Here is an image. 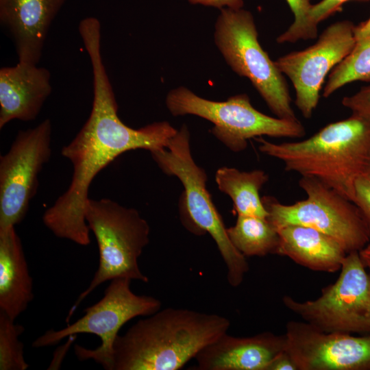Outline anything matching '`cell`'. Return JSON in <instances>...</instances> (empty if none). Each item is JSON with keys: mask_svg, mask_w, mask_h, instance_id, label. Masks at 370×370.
I'll return each instance as SVG.
<instances>
[{"mask_svg": "<svg viewBox=\"0 0 370 370\" xmlns=\"http://www.w3.org/2000/svg\"><path fill=\"white\" fill-rule=\"evenodd\" d=\"M82 42L92 71V107L79 132L62 148V156L73 165L71 181L67 190L45 212L42 221L56 236L86 246L90 240L85 212L95 177L124 152L166 147L177 130L166 121L139 129L123 123L118 116V106L103 64L101 36L88 34Z\"/></svg>", "mask_w": 370, "mask_h": 370, "instance_id": "cell-1", "label": "cell"}, {"mask_svg": "<svg viewBox=\"0 0 370 370\" xmlns=\"http://www.w3.org/2000/svg\"><path fill=\"white\" fill-rule=\"evenodd\" d=\"M230 320L217 314L167 308L118 335L110 370H177L221 335Z\"/></svg>", "mask_w": 370, "mask_h": 370, "instance_id": "cell-2", "label": "cell"}, {"mask_svg": "<svg viewBox=\"0 0 370 370\" xmlns=\"http://www.w3.org/2000/svg\"><path fill=\"white\" fill-rule=\"evenodd\" d=\"M254 139L286 171L314 177L352 202L356 180L370 171V116L352 114L300 141Z\"/></svg>", "mask_w": 370, "mask_h": 370, "instance_id": "cell-3", "label": "cell"}, {"mask_svg": "<svg viewBox=\"0 0 370 370\" xmlns=\"http://www.w3.org/2000/svg\"><path fill=\"white\" fill-rule=\"evenodd\" d=\"M153 160L166 175L177 177L184 192L179 210L182 225L191 233L210 234L227 268V280L233 287L242 283L249 271L244 256L232 243L223 219L206 188L207 174L193 160L190 134L186 125L177 130L167 147L150 151Z\"/></svg>", "mask_w": 370, "mask_h": 370, "instance_id": "cell-4", "label": "cell"}, {"mask_svg": "<svg viewBox=\"0 0 370 370\" xmlns=\"http://www.w3.org/2000/svg\"><path fill=\"white\" fill-rule=\"evenodd\" d=\"M85 218L98 245L99 267L89 286L79 295L69 311L67 321L80 303L107 281L127 278L149 282L138 260L149 242L150 227L138 210L110 199L89 198Z\"/></svg>", "mask_w": 370, "mask_h": 370, "instance_id": "cell-5", "label": "cell"}, {"mask_svg": "<svg viewBox=\"0 0 370 370\" xmlns=\"http://www.w3.org/2000/svg\"><path fill=\"white\" fill-rule=\"evenodd\" d=\"M258 36L251 12L243 8L221 9L214 41L227 64L249 79L277 117L297 120L283 73L262 49Z\"/></svg>", "mask_w": 370, "mask_h": 370, "instance_id": "cell-6", "label": "cell"}, {"mask_svg": "<svg viewBox=\"0 0 370 370\" xmlns=\"http://www.w3.org/2000/svg\"><path fill=\"white\" fill-rule=\"evenodd\" d=\"M166 105L173 116L193 114L212 122V134L234 152L245 150L251 138L262 136L297 138L306 134L298 119L264 114L254 108L246 94L230 97L225 101H214L180 86L168 93Z\"/></svg>", "mask_w": 370, "mask_h": 370, "instance_id": "cell-7", "label": "cell"}, {"mask_svg": "<svg viewBox=\"0 0 370 370\" xmlns=\"http://www.w3.org/2000/svg\"><path fill=\"white\" fill-rule=\"evenodd\" d=\"M299 186L307 197L292 204L272 196L262 197L267 219L275 228L289 224L314 228L335 239L347 254L359 251L370 242L354 202L312 177L301 176Z\"/></svg>", "mask_w": 370, "mask_h": 370, "instance_id": "cell-8", "label": "cell"}, {"mask_svg": "<svg viewBox=\"0 0 370 370\" xmlns=\"http://www.w3.org/2000/svg\"><path fill=\"white\" fill-rule=\"evenodd\" d=\"M131 280L116 278L110 281L103 297L84 310V315L59 330H49L32 343L34 347H49L66 337L78 334L97 335L101 345L95 349L75 345V354L80 360L92 359L106 370L111 369L114 344L121 327L139 316H149L161 308L158 299L135 294Z\"/></svg>", "mask_w": 370, "mask_h": 370, "instance_id": "cell-9", "label": "cell"}, {"mask_svg": "<svg viewBox=\"0 0 370 370\" xmlns=\"http://www.w3.org/2000/svg\"><path fill=\"white\" fill-rule=\"evenodd\" d=\"M340 270L317 299L299 301L285 295L283 304L321 331L370 334V273L358 251L347 254Z\"/></svg>", "mask_w": 370, "mask_h": 370, "instance_id": "cell-10", "label": "cell"}, {"mask_svg": "<svg viewBox=\"0 0 370 370\" xmlns=\"http://www.w3.org/2000/svg\"><path fill=\"white\" fill-rule=\"evenodd\" d=\"M51 123L45 119L18 131L0 157V231L20 223L38 186V175L51 155Z\"/></svg>", "mask_w": 370, "mask_h": 370, "instance_id": "cell-11", "label": "cell"}, {"mask_svg": "<svg viewBox=\"0 0 370 370\" xmlns=\"http://www.w3.org/2000/svg\"><path fill=\"white\" fill-rule=\"evenodd\" d=\"M355 27L349 21L334 23L322 32L314 45L275 61L280 71L292 82L295 103L306 119L311 118L318 105L326 75L355 45Z\"/></svg>", "mask_w": 370, "mask_h": 370, "instance_id": "cell-12", "label": "cell"}, {"mask_svg": "<svg viewBox=\"0 0 370 370\" xmlns=\"http://www.w3.org/2000/svg\"><path fill=\"white\" fill-rule=\"evenodd\" d=\"M285 336V349L298 370H370V334L325 332L290 321Z\"/></svg>", "mask_w": 370, "mask_h": 370, "instance_id": "cell-13", "label": "cell"}, {"mask_svg": "<svg viewBox=\"0 0 370 370\" xmlns=\"http://www.w3.org/2000/svg\"><path fill=\"white\" fill-rule=\"evenodd\" d=\"M66 0H0V22L18 62L38 64L49 27Z\"/></svg>", "mask_w": 370, "mask_h": 370, "instance_id": "cell-14", "label": "cell"}, {"mask_svg": "<svg viewBox=\"0 0 370 370\" xmlns=\"http://www.w3.org/2000/svg\"><path fill=\"white\" fill-rule=\"evenodd\" d=\"M286 347V336L265 332L249 337L223 334L195 356L197 370H267Z\"/></svg>", "mask_w": 370, "mask_h": 370, "instance_id": "cell-15", "label": "cell"}, {"mask_svg": "<svg viewBox=\"0 0 370 370\" xmlns=\"http://www.w3.org/2000/svg\"><path fill=\"white\" fill-rule=\"evenodd\" d=\"M49 71L18 62L0 69V129L12 120L29 121L39 114L52 87Z\"/></svg>", "mask_w": 370, "mask_h": 370, "instance_id": "cell-16", "label": "cell"}, {"mask_svg": "<svg viewBox=\"0 0 370 370\" xmlns=\"http://www.w3.org/2000/svg\"><path fill=\"white\" fill-rule=\"evenodd\" d=\"M275 229L279 236L276 254L314 271L333 273L341 269L347 254L331 236L301 225L289 224Z\"/></svg>", "mask_w": 370, "mask_h": 370, "instance_id": "cell-17", "label": "cell"}, {"mask_svg": "<svg viewBox=\"0 0 370 370\" xmlns=\"http://www.w3.org/2000/svg\"><path fill=\"white\" fill-rule=\"evenodd\" d=\"M14 227L0 231V310L15 321L27 309L34 293L32 278Z\"/></svg>", "mask_w": 370, "mask_h": 370, "instance_id": "cell-18", "label": "cell"}, {"mask_svg": "<svg viewBox=\"0 0 370 370\" xmlns=\"http://www.w3.org/2000/svg\"><path fill=\"white\" fill-rule=\"evenodd\" d=\"M215 181L219 189L232 199L238 215L267 219L268 212L259 193L269 181V175L264 171H241L223 166L217 171Z\"/></svg>", "mask_w": 370, "mask_h": 370, "instance_id": "cell-19", "label": "cell"}, {"mask_svg": "<svg viewBox=\"0 0 370 370\" xmlns=\"http://www.w3.org/2000/svg\"><path fill=\"white\" fill-rule=\"evenodd\" d=\"M227 232L233 245L245 257L276 253L279 236L267 219L238 215L235 225L227 228Z\"/></svg>", "mask_w": 370, "mask_h": 370, "instance_id": "cell-20", "label": "cell"}, {"mask_svg": "<svg viewBox=\"0 0 370 370\" xmlns=\"http://www.w3.org/2000/svg\"><path fill=\"white\" fill-rule=\"evenodd\" d=\"M356 81H370V36L356 40L349 53L330 71L323 96L327 98Z\"/></svg>", "mask_w": 370, "mask_h": 370, "instance_id": "cell-21", "label": "cell"}, {"mask_svg": "<svg viewBox=\"0 0 370 370\" xmlns=\"http://www.w3.org/2000/svg\"><path fill=\"white\" fill-rule=\"evenodd\" d=\"M22 325L0 310V369L26 370L29 365L24 357V345L19 336L24 332Z\"/></svg>", "mask_w": 370, "mask_h": 370, "instance_id": "cell-22", "label": "cell"}, {"mask_svg": "<svg viewBox=\"0 0 370 370\" xmlns=\"http://www.w3.org/2000/svg\"><path fill=\"white\" fill-rule=\"evenodd\" d=\"M294 14V21L288 29L277 38V42H295L299 40L314 39L317 36V25L312 21L310 0H286Z\"/></svg>", "mask_w": 370, "mask_h": 370, "instance_id": "cell-23", "label": "cell"}, {"mask_svg": "<svg viewBox=\"0 0 370 370\" xmlns=\"http://www.w3.org/2000/svg\"><path fill=\"white\" fill-rule=\"evenodd\" d=\"M353 202L363 218L370 238V176L369 175H363L356 180Z\"/></svg>", "mask_w": 370, "mask_h": 370, "instance_id": "cell-24", "label": "cell"}, {"mask_svg": "<svg viewBox=\"0 0 370 370\" xmlns=\"http://www.w3.org/2000/svg\"><path fill=\"white\" fill-rule=\"evenodd\" d=\"M341 103L352 114L370 116V86L362 87L354 95L343 97Z\"/></svg>", "mask_w": 370, "mask_h": 370, "instance_id": "cell-25", "label": "cell"}, {"mask_svg": "<svg viewBox=\"0 0 370 370\" xmlns=\"http://www.w3.org/2000/svg\"><path fill=\"white\" fill-rule=\"evenodd\" d=\"M349 1H368L369 0H321L312 5L310 12V18L313 23L318 25L319 23L325 20L336 12H338L343 4Z\"/></svg>", "mask_w": 370, "mask_h": 370, "instance_id": "cell-26", "label": "cell"}, {"mask_svg": "<svg viewBox=\"0 0 370 370\" xmlns=\"http://www.w3.org/2000/svg\"><path fill=\"white\" fill-rule=\"evenodd\" d=\"M267 370H298V368L285 349L271 362Z\"/></svg>", "mask_w": 370, "mask_h": 370, "instance_id": "cell-27", "label": "cell"}, {"mask_svg": "<svg viewBox=\"0 0 370 370\" xmlns=\"http://www.w3.org/2000/svg\"><path fill=\"white\" fill-rule=\"evenodd\" d=\"M191 4H200L217 8H228L241 9L243 6V0H188Z\"/></svg>", "mask_w": 370, "mask_h": 370, "instance_id": "cell-28", "label": "cell"}, {"mask_svg": "<svg viewBox=\"0 0 370 370\" xmlns=\"http://www.w3.org/2000/svg\"><path fill=\"white\" fill-rule=\"evenodd\" d=\"M354 33L356 40L370 36V18L356 25Z\"/></svg>", "mask_w": 370, "mask_h": 370, "instance_id": "cell-29", "label": "cell"}, {"mask_svg": "<svg viewBox=\"0 0 370 370\" xmlns=\"http://www.w3.org/2000/svg\"><path fill=\"white\" fill-rule=\"evenodd\" d=\"M358 253L363 264L370 272V242L360 249Z\"/></svg>", "mask_w": 370, "mask_h": 370, "instance_id": "cell-30", "label": "cell"}, {"mask_svg": "<svg viewBox=\"0 0 370 370\" xmlns=\"http://www.w3.org/2000/svg\"><path fill=\"white\" fill-rule=\"evenodd\" d=\"M369 175L370 176V171H369Z\"/></svg>", "mask_w": 370, "mask_h": 370, "instance_id": "cell-31", "label": "cell"}]
</instances>
